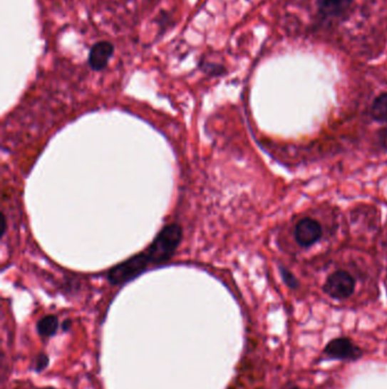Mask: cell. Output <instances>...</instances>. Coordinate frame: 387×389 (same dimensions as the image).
Masks as SVG:
<instances>
[{"mask_svg": "<svg viewBox=\"0 0 387 389\" xmlns=\"http://www.w3.org/2000/svg\"><path fill=\"white\" fill-rule=\"evenodd\" d=\"M183 231L179 224H168L153 239L143 252L139 253L143 263L149 269L150 266H162L173 258L176 249L181 244Z\"/></svg>", "mask_w": 387, "mask_h": 389, "instance_id": "obj_1", "label": "cell"}, {"mask_svg": "<svg viewBox=\"0 0 387 389\" xmlns=\"http://www.w3.org/2000/svg\"><path fill=\"white\" fill-rule=\"evenodd\" d=\"M356 288V281L349 272L336 271L333 275L329 276L325 286L324 291L329 296L335 300H344L354 294Z\"/></svg>", "mask_w": 387, "mask_h": 389, "instance_id": "obj_2", "label": "cell"}, {"mask_svg": "<svg viewBox=\"0 0 387 389\" xmlns=\"http://www.w3.org/2000/svg\"><path fill=\"white\" fill-rule=\"evenodd\" d=\"M325 354L335 360H358L362 350L349 338H336L327 344Z\"/></svg>", "mask_w": 387, "mask_h": 389, "instance_id": "obj_3", "label": "cell"}, {"mask_svg": "<svg viewBox=\"0 0 387 389\" xmlns=\"http://www.w3.org/2000/svg\"><path fill=\"white\" fill-rule=\"evenodd\" d=\"M321 237V224L314 218L301 220L296 227V239L301 246H311Z\"/></svg>", "mask_w": 387, "mask_h": 389, "instance_id": "obj_4", "label": "cell"}, {"mask_svg": "<svg viewBox=\"0 0 387 389\" xmlns=\"http://www.w3.org/2000/svg\"><path fill=\"white\" fill-rule=\"evenodd\" d=\"M354 0H317L318 11L325 19H341L350 13Z\"/></svg>", "mask_w": 387, "mask_h": 389, "instance_id": "obj_5", "label": "cell"}, {"mask_svg": "<svg viewBox=\"0 0 387 389\" xmlns=\"http://www.w3.org/2000/svg\"><path fill=\"white\" fill-rule=\"evenodd\" d=\"M114 46L108 41L97 42L89 54V64L95 71H101L108 65L114 54Z\"/></svg>", "mask_w": 387, "mask_h": 389, "instance_id": "obj_6", "label": "cell"}, {"mask_svg": "<svg viewBox=\"0 0 387 389\" xmlns=\"http://www.w3.org/2000/svg\"><path fill=\"white\" fill-rule=\"evenodd\" d=\"M59 328L58 318L56 315H46L36 323V330L40 336L51 338L57 333Z\"/></svg>", "mask_w": 387, "mask_h": 389, "instance_id": "obj_7", "label": "cell"}, {"mask_svg": "<svg viewBox=\"0 0 387 389\" xmlns=\"http://www.w3.org/2000/svg\"><path fill=\"white\" fill-rule=\"evenodd\" d=\"M371 115L375 120L387 122V93L375 99L371 107Z\"/></svg>", "mask_w": 387, "mask_h": 389, "instance_id": "obj_8", "label": "cell"}, {"mask_svg": "<svg viewBox=\"0 0 387 389\" xmlns=\"http://www.w3.org/2000/svg\"><path fill=\"white\" fill-rule=\"evenodd\" d=\"M48 363H49V358L46 354L40 353L39 355L36 356V371L40 373L42 370L47 368Z\"/></svg>", "mask_w": 387, "mask_h": 389, "instance_id": "obj_9", "label": "cell"}, {"mask_svg": "<svg viewBox=\"0 0 387 389\" xmlns=\"http://www.w3.org/2000/svg\"><path fill=\"white\" fill-rule=\"evenodd\" d=\"M282 276L284 278V281L287 283V285L290 286L291 288H296V287H298V281H296V278L293 277L287 270L282 269Z\"/></svg>", "mask_w": 387, "mask_h": 389, "instance_id": "obj_10", "label": "cell"}, {"mask_svg": "<svg viewBox=\"0 0 387 389\" xmlns=\"http://www.w3.org/2000/svg\"><path fill=\"white\" fill-rule=\"evenodd\" d=\"M379 143L387 149V126L379 132Z\"/></svg>", "mask_w": 387, "mask_h": 389, "instance_id": "obj_11", "label": "cell"}, {"mask_svg": "<svg viewBox=\"0 0 387 389\" xmlns=\"http://www.w3.org/2000/svg\"><path fill=\"white\" fill-rule=\"evenodd\" d=\"M6 218H5V214H3V216H1V230H0V231H1V237H4V235H5V233H6Z\"/></svg>", "mask_w": 387, "mask_h": 389, "instance_id": "obj_12", "label": "cell"}, {"mask_svg": "<svg viewBox=\"0 0 387 389\" xmlns=\"http://www.w3.org/2000/svg\"><path fill=\"white\" fill-rule=\"evenodd\" d=\"M281 389H299V387L296 385L292 384V383H289V384L282 387Z\"/></svg>", "mask_w": 387, "mask_h": 389, "instance_id": "obj_13", "label": "cell"}, {"mask_svg": "<svg viewBox=\"0 0 387 389\" xmlns=\"http://www.w3.org/2000/svg\"><path fill=\"white\" fill-rule=\"evenodd\" d=\"M71 321L70 320H66V321L63 323V330H68L70 329Z\"/></svg>", "mask_w": 387, "mask_h": 389, "instance_id": "obj_14", "label": "cell"}]
</instances>
